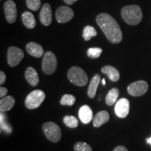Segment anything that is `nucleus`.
I'll use <instances>...</instances> for the list:
<instances>
[{
  "label": "nucleus",
  "mask_w": 151,
  "mask_h": 151,
  "mask_svg": "<svg viewBox=\"0 0 151 151\" xmlns=\"http://www.w3.org/2000/svg\"><path fill=\"white\" fill-rule=\"evenodd\" d=\"M63 1L68 5H72L73 4H74L78 0H63Z\"/></svg>",
  "instance_id": "nucleus-32"
},
{
  "label": "nucleus",
  "mask_w": 151,
  "mask_h": 151,
  "mask_svg": "<svg viewBox=\"0 0 151 151\" xmlns=\"http://www.w3.org/2000/svg\"><path fill=\"white\" fill-rule=\"evenodd\" d=\"M6 117V116L4 114V112H1V129L6 133L9 134L12 132V129L7 122Z\"/></svg>",
  "instance_id": "nucleus-25"
},
{
  "label": "nucleus",
  "mask_w": 151,
  "mask_h": 151,
  "mask_svg": "<svg viewBox=\"0 0 151 151\" xmlns=\"http://www.w3.org/2000/svg\"><path fill=\"white\" fill-rule=\"evenodd\" d=\"M6 74L3 71H0V85H3L6 81Z\"/></svg>",
  "instance_id": "nucleus-30"
},
{
  "label": "nucleus",
  "mask_w": 151,
  "mask_h": 151,
  "mask_svg": "<svg viewBox=\"0 0 151 151\" xmlns=\"http://www.w3.org/2000/svg\"><path fill=\"white\" fill-rule=\"evenodd\" d=\"M22 20L24 25L28 29H33L36 25V20L34 15L29 11H25L22 14Z\"/></svg>",
  "instance_id": "nucleus-20"
},
{
  "label": "nucleus",
  "mask_w": 151,
  "mask_h": 151,
  "mask_svg": "<svg viewBox=\"0 0 151 151\" xmlns=\"http://www.w3.org/2000/svg\"><path fill=\"white\" fill-rule=\"evenodd\" d=\"M110 119L109 113L106 111H101L96 114L93 118V125L95 127H99L107 122Z\"/></svg>",
  "instance_id": "nucleus-16"
},
{
  "label": "nucleus",
  "mask_w": 151,
  "mask_h": 151,
  "mask_svg": "<svg viewBox=\"0 0 151 151\" xmlns=\"http://www.w3.org/2000/svg\"><path fill=\"white\" fill-rule=\"evenodd\" d=\"M74 16V13L72 9L66 6H62L57 9L55 18L57 21L60 23H66L70 21Z\"/></svg>",
  "instance_id": "nucleus-9"
},
{
  "label": "nucleus",
  "mask_w": 151,
  "mask_h": 151,
  "mask_svg": "<svg viewBox=\"0 0 151 151\" xmlns=\"http://www.w3.org/2000/svg\"><path fill=\"white\" fill-rule=\"evenodd\" d=\"M63 122L69 128H76L78 125V119L73 116H65L63 118Z\"/></svg>",
  "instance_id": "nucleus-23"
},
{
  "label": "nucleus",
  "mask_w": 151,
  "mask_h": 151,
  "mask_svg": "<svg viewBox=\"0 0 151 151\" xmlns=\"http://www.w3.org/2000/svg\"><path fill=\"white\" fill-rule=\"evenodd\" d=\"M26 4L30 10L37 11L41 6V0H26Z\"/></svg>",
  "instance_id": "nucleus-27"
},
{
  "label": "nucleus",
  "mask_w": 151,
  "mask_h": 151,
  "mask_svg": "<svg viewBox=\"0 0 151 151\" xmlns=\"http://www.w3.org/2000/svg\"><path fill=\"white\" fill-rule=\"evenodd\" d=\"M146 141H147V143H148V144L151 145V137H150V138H147V139H146Z\"/></svg>",
  "instance_id": "nucleus-33"
},
{
  "label": "nucleus",
  "mask_w": 151,
  "mask_h": 151,
  "mask_svg": "<svg viewBox=\"0 0 151 151\" xmlns=\"http://www.w3.org/2000/svg\"><path fill=\"white\" fill-rule=\"evenodd\" d=\"M24 77L26 80L32 86L35 87L37 86L39 83V75L37 72V71L34 69L33 67H28L26 69L25 73H24Z\"/></svg>",
  "instance_id": "nucleus-15"
},
{
  "label": "nucleus",
  "mask_w": 151,
  "mask_h": 151,
  "mask_svg": "<svg viewBox=\"0 0 151 151\" xmlns=\"http://www.w3.org/2000/svg\"><path fill=\"white\" fill-rule=\"evenodd\" d=\"M101 78L99 74H95L92 77V80L90 81L89 87H88V94L90 98H94L96 95V92H97V88L98 85H99Z\"/></svg>",
  "instance_id": "nucleus-19"
},
{
  "label": "nucleus",
  "mask_w": 151,
  "mask_h": 151,
  "mask_svg": "<svg viewBox=\"0 0 151 151\" xmlns=\"http://www.w3.org/2000/svg\"><path fill=\"white\" fill-rule=\"evenodd\" d=\"M40 21L43 25L48 26L52 22V9L49 4H44L40 12Z\"/></svg>",
  "instance_id": "nucleus-12"
},
{
  "label": "nucleus",
  "mask_w": 151,
  "mask_h": 151,
  "mask_svg": "<svg viewBox=\"0 0 151 151\" xmlns=\"http://www.w3.org/2000/svg\"><path fill=\"white\" fill-rule=\"evenodd\" d=\"M67 77L70 82L78 86H86L88 81V76L83 69L76 66L69 69Z\"/></svg>",
  "instance_id": "nucleus-3"
},
{
  "label": "nucleus",
  "mask_w": 151,
  "mask_h": 151,
  "mask_svg": "<svg viewBox=\"0 0 151 151\" xmlns=\"http://www.w3.org/2000/svg\"><path fill=\"white\" fill-rule=\"evenodd\" d=\"M46 94L41 90H36L31 92L26 97L24 104L25 106L29 109H35L39 108L44 101Z\"/></svg>",
  "instance_id": "nucleus-5"
},
{
  "label": "nucleus",
  "mask_w": 151,
  "mask_h": 151,
  "mask_svg": "<svg viewBox=\"0 0 151 151\" xmlns=\"http://www.w3.org/2000/svg\"><path fill=\"white\" fill-rule=\"evenodd\" d=\"M113 151H128V150L127 149V148H125V147L123 146H117Z\"/></svg>",
  "instance_id": "nucleus-31"
},
{
  "label": "nucleus",
  "mask_w": 151,
  "mask_h": 151,
  "mask_svg": "<svg viewBox=\"0 0 151 151\" xmlns=\"http://www.w3.org/2000/svg\"><path fill=\"white\" fill-rule=\"evenodd\" d=\"M7 93H8V90L6 88H4V87H1L0 88V97H1V98L4 97Z\"/></svg>",
  "instance_id": "nucleus-29"
},
{
  "label": "nucleus",
  "mask_w": 151,
  "mask_h": 151,
  "mask_svg": "<svg viewBox=\"0 0 151 151\" xmlns=\"http://www.w3.org/2000/svg\"><path fill=\"white\" fill-rule=\"evenodd\" d=\"M58 65L57 58L53 52L47 51L43 55L42 70L47 75H51L55 71Z\"/></svg>",
  "instance_id": "nucleus-6"
},
{
  "label": "nucleus",
  "mask_w": 151,
  "mask_h": 151,
  "mask_svg": "<svg viewBox=\"0 0 151 151\" xmlns=\"http://www.w3.org/2000/svg\"><path fill=\"white\" fill-rule=\"evenodd\" d=\"M121 16L126 23L129 25H137L142 20L143 14L140 6L129 5L122 9Z\"/></svg>",
  "instance_id": "nucleus-2"
},
{
  "label": "nucleus",
  "mask_w": 151,
  "mask_h": 151,
  "mask_svg": "<svg viewBox=\"0 0 151 151\" xmlns=\"http://www.w3.org/2000/svg\"><path fill=\"white\" fill-rule=\"evenodd\" d=\"M129 112V101L126 98L119 99L115 106V113L118 118H124L127 116Z\"/></svg>",
  "instance_id": "nucleus-10"
},
{
  "label": "nucleus",
  "mask_w": 151,
  "mask_h": 151,
  "mask_svg": "<svg viewBox=\"0 0 151 151\" xmlns=\"http://www.w3.org/2000/svg\"><path fill=\"white\" fill-rule=\"evenodd\" d=\"M148 90V84L145 81H138L129 84L127 87V92L134 97H140L146 93Z\"/></svg>",
  "instance_id": "nucleus-7"
},
{
  "label": "nucleus",
  "mask_w": 151,
  "mask_h": 151,
  "mask_svg": "<svg viewBox=\"0 0 151 151\" xmlns=\"http://www.w3.org/2000/svg\"><path fill=\"white\" fill-rule=\"evenodd\" d=\"M45 136L49 141L53 143L58 142L62 137V132L59 126L53 122H45L42 126Z\"/></svg>",
  "instance_id": "nucleus-4"
},
{
  "label": "nucleus",
  "mask_w": 151,
  "mask_h": 151,
  "mask_svg": "<svg viewBox=\"0 0 151 151\" xmlns=\"http://www.w3.org/2000/svg\"><path fill=\"white\" fill-rule=\"evenodd\" d=\"M6 19L9 23H14L17 18L16 5L14 1H6L4 6Z\"/></svg>",
  "instance_id": "nucleus-11"
},
{
  "label": "nucleus",
  "mask_w": 151,
  "mask_h": 151,
  "mask_svg": "<svg viewBox=\"0 0 151 151\" xmlns=\"http://www.w3.org/2000/svg\"><path fill=\"white\" fill-rule=\"evenodd\" d=\"M78 116L83 123L88 124L92 121L93 118V112L89 106L83 105L79 109Z\"/></svg>",
  "instance_id": "nucleus-13"
},
{
  "label": "nucleus",
  "mask_w": 151,
  "mask_h": 151,
  "mask_svg": "<svg viewBox=\"0 0 151 151\" xmlns=\"http://www.w3.org/2000/svg\"><path fill=\"white\" fill-rule=\"evenodd\" d=\"M102 52V49L100 48H90L88 50L87 54L89 58L92 59H96V58H99Z\"/></svg>",
  "instance_id": "nucleus-26"
},
{
  "label": "nucleus",
  "mask_w": 151,
  "mask_h": 151,
  "mask_svg": "<svg viewBox=\"0 0 151 151\" xmlns=\"http://www.w3.org/2000/svg\"><path fill=\"white\" fill-rule=\"evenodd\" d=\"M119 96V90L118 88H112L108 92L106 97V103L108 106H112L116 103Z\"/></svg>",
  "instance_id": "nucleus-21"
},
{
  "label": "nucleus",
  "mask_w": 151,
  "mask_h": 151,
  "mask_svg": "<svg viewBox=\"0 0 151 151\" xmlns=\"http://www.w3.org/2000/svg\"><path fill=\"white\" fill-rule=\"evenodd\" d=\"M15 99L12 96H6L0 100V111L6 112L11 110L15 104Z\"/></svg>",
  "instance_id": "nucleus-18"
},
{
  "label": "nucleus",
  "mask_w": 151,
  "mask_h": 151,
  "mask_svg": "<svg viewBox=\"0 0 151 151\" xmlns=\"http://www.w3.org/2000/svg\"><path fill=\"white\" fill-rule=\"evenodd\" d=\"M24 58V52L21 49L15 46H11L9 48L7 52L8 63L11 67H14L19 65Z\"/></svg>",
  "instance_id": "nucleus-8"
},
{
  "label": "nucleus",
  "mask_w": 151,
  "mask_h": 151,
  "mask_svg": "<svg viewBox=\"0 0 151 151\" xmlns=\"http://www.w3.org/2000/svg\"><path fill=\"white\" fill-rule=\"evenodd\" d=\"M102 84H103V86H105V85H106V81H105L104 78L102 80Z\"/></svg>",
  "instance_id": "nucleus-34"
},
{
  "label": "nucleus",
  "mask_w": 151,
  "mask_h": 151,
  "mask_svg": "<svg viewBox=\"0 0 151 151\" xmlns=\"http://www.w3.org/2000/svg\"><path fill=\"white\" fill-rule=\"evenodd\" d=\"M101 71L103 73H105L108 76L109 79L113 82H117L120 79V73L118 69L112 66H105L101 68Z\"/></svg>",
  "instance_id": "nucleus-17"
},
{
  "label": "nucleus",
  "mask_w": 151,
  "mask_h": 151,
  "mask_svg": "<svg viewBox=\"0 0 151 151\" xmlns=\"http://www.w3.org/2000/svg\"><path fill=\"white\" fill-rule=\"evenodd\" d=\"M26 50L30 55L39 58L43 55V48L39 43L29 42L26 46Z\"/></svg>",
  "instance_id": "nucleus-14"
},
{
  "label": "nucleus",
  "mask_w": 151,
  "mask_h": 151,
  "mask_svg": "<svg viewBox=\"0 0 151 151\" xmlns=\"http://www.w3.org/2000/svg\"><path fill=\"white\" fill-rule=\"evenodd\" d=\"M97 35V31L94 29V27L92 26H86L83 30V37L86 41L90 40V39H92V37H96Z\"/></svg>",
  "instance_id": "nucleus-22"
},
{
  "label": "nucleus",
  "mask_w": 151,
  "mask_h": 151,
  "mask_svg": "<svg viewBox=\"0 0 151 151\" xmlns=\"http://www.w3.org/2000/svg\"><path fill=\"white\" fill-rule=\"evenodd\" d=\"M76 101V97L72 94H65L60 99V104L63 106H73Z\"/></svg>",
  "instance_id": "nucleus-24"
},
{
  "label": "nucleus",
  "mask_w": 151,
  "mask_h": 151,
  "mask_svg": "<svg viewBox=\"0 0 151 151\" xmlns=\"http://www.w3.org/2000/svg\"><path fill=\"white\" fill-rule=\"evenodd\" d=\"M74 151H92V149L88 143L77 142L74 145Z\"/></svg>",
  "instance_id": "nucleus-28"
},
{
  "label": "nucleus",
  "mask_w": 151,
  "mask_h": 151,
  "mask_svg": "<svg viewBox=\"0 0 151 151\" xmlns=\"http://www.w3.org/2000/svg\"><path fill=\"white\" fill-rule=\"evenodd\" d=\"M96 21L108 40L112 43H118L122 40V34L118 22L108 14H100Z\"/></svg>",
  "instance_id": "nucleus-1"
}]
</instances>
